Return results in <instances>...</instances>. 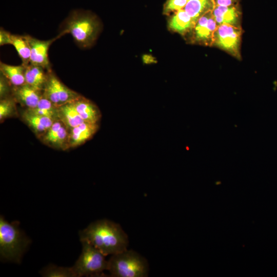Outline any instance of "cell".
I'll return each instance as SVG.
<instances>
[{"mask_svg":"<svg viewBox=\"0 0 277 277\" xmlns=\"http://www.w3.org/2000/svg\"><path fill=\"white\" fill-rule=\"evenodd\" d=\"M79 235L81 242L90 243L105 256L127 249L126 233L119 224L106 219L91 223Z\"/></svg>","mask_w":277,"mask_h":277,"instance_id":"6da1fadb","label":"cell"},{"mask_svg":"<svg viewBox=\"0 0 277 277\" xmlns=\"http://www.w3.org/2000/svg\"><path fill=\"white\" fill-rule=\"evenodd\" d=\"M101 28V23L96 15L88 11L76 10L65 20L58 37L69 33L79 47L87 48L94 44Z\"/></svg>","mask_w":277,"mask_h":277,"instance_id":"7a4b0ae2","label":"cell"},{"mask_svg":"<svg viewBox=\"0 0 277 277\" xmlns=\"http://www.w3.org/2000/svg\"><path fill=\"white\" fill-rule=\"evenodd\" d=\"M18 221L9 223L0 217V255L1 259L17 263L31 243L19 227Z\"/></svg>","mask_w":277,"mask_h":277,"instance_id":"3957f363","label":"cell"},{"mask_svg":"<svg viewBox=\"0 0 277 277\" xmlns=\"http://www.w3.org/2000/svg\"><path fill=\"white\" fill-rule=\"evenodd\" d=\"M107 270L113 277H145L148 276V265L138 253L127 249L111 255Z\"/></svg>","mask_w":277,"mask_h":277,"instance_id":"277c9868","label":"cell"},{"mask_svg":"<svg viewBox=\"0 0 277 277\" xmlns=\"http://www.w3.org/2000/svg\"><path fill=\"white\" fill-rule=\"evenodd\" d=\"M82 252L72 267L75 277L102 276L108 269V261L101 252L90 243L83 241Z\"/></svg>","mask_w":277,"mask_h":277,"instance_id":"5b68a950","label":"cell"},{"mask_svg":"<svg viewBox=\"0 0 277 277\" xmlns=\"http://www.w3.org/2000/svg\"><path fill=\"white\" fill-rule=\"evenodd\" d=\"M243 29L227 24L217 26L214 33L213 46L216 47L230 55L241 60V45Z\"/></svg>","mask_w":277,"mask_h":277,"instance_id":"8992f818","label":"cell"},{"mask_svg":"<svg viewBox=\"0 0 277 277\" xmlns=\"http://www.w3.org/2000/svg\"><path fill=\"white\" fill-rule=\"evenodd\" d=\"M43 96L56 105L60 106L81 96L65 85L52 71H48V77L43 91Z\"/></svg>","mask_w":277,"mask_h":277,"instance_id":"52a82bcc","label":"cell"},{"mask_svg":"<svg viewBox=\"0 0 277 277\" xmlns=\"http://www.w3.org/2000/svg\"><path fill=\"white\" fill-rule=\"evenodd\" d=\"M217 26L212 11H209L198 19L187 38L191 44L212 47Z\"/></svg>","mask_w":277,"mask_h":277,"instance_id":"ba28073f","label":"cell"},{"mask_svg":"<svg viewBox=\"0 0 277 277\" xmlns=\"http://www.w3.org/2000/svg\"><path fill=\"white\" fill-rule=\"evenodd\" d=\"M30 47V64L40 66L47 71L51 70V64L48 58V49L56 38L43 41L29 35H26Z\"/></svg>","mask_w":277,"mask_h":277,"instance_id":"9c48e42d","label":"cell"},{"mask_svg":"<svg viewBox=\"0 0 277 277\" xmlns=\"http://www.w3.org/2000/svg\"><path fill=\"white\" fill-rule=\"evenodd\" d=\"M68 128L60 120L55 121L42 135L43 142L52 147L63 148L68 147L69 133Z\"/></svg>","mask_w":277,"mask_h":277,"instance_id":"30bf717a","label":"cell"},{"mask_svg":"<svg viewBox=\"0 0 277 277\" xmlns=\"http://www.w3.org/2000/svg\"><path fill=\"white\" fill-rule=\"evenodd\" d=\"M212 14L217 26L227 24L241 27L242 13L238 4L230 6H215Z\"/></svg>","mask_w":277,"mask_h":277,"instance_id":"8fae6325","label":"cell"},{"mask_svg":"<svg viewBox=\"0 0 277 277\" xmlns=\"http://www.w3.org/2000/svg\"><path fill=\"white\" fill-rule=\"evenodd\" d=\"M12 93L15 101L27 107L28 109L35 108L43 97L41 91L26 83L19 86H13Z\"/></svg>","mask_w":277,"mask_h":277,"instance_id":"7c38bea8","label":"cell"},{"mask_svg":"<svg viewBox=\"0 0 277 277\" xmlns=\"http://www.w3.org/2000/svg\"><path fill=\"white\" fill-rule=\"evenodd\" d=\"M98 128V124L84 121L71 129L69 134L68 147H74L84 143L94 135Z\"/></svg>","mask_w":277,"mask_h":277,"instance_id":"4fadbf2b","label":"cell"},{"mask_svg":"<svg viewBox=\"0 0 277 277\" xmlns=\"http://www.w3.org/2000/svg\"><path fill=\"white\" fill-rule=\"evenodd\" d=\"M194 25L191 17L184 9L173 13L168 21L169 29L184 37L187 36Z\"/></svg>","mask_w":277,"mask_h":277,"instance_id":"5bb4252c","label":"cell"},{"mask_svg":"<svg viewBox=\"0 0 277 277\" xmlns=\"http://www.w3.org/2000/svg\"><path fill=\"white\" fill-rule=\"evenodd\" d=\"M73 103L84 121L98 124L101 118V113L97 106L92 102L81 96Z\"/></svg>","mask_w":277,"mask_h":277,"instance_id":"9a60e30c","label":"cell"},{"mask_svg":"<svg viewBox=\"0 0 277 277\" xmlns=\"http://www.w3.org/2000/svg\"><path fill=\"white\" fill-rule=\"evenodd\" d=\"M43 68L29 64L26 66L25 78L26 84L35 89L43 91L48 77V71Z\"/></svg>","mask_w":277,"mask_h":277,"instance_id":"2e32d148","label":"cell"},{"mask_svg":"<svg viewBox=\"0 0 277 277\" xmlns=\"http://www.w3.org/2000/svg\"><path fill=\"white\" fill-rule=\"evenodd\" d=\"M59 120L70 130L84 122L77 111L73 101L58 107Z\"/></svg>","mask_w":277,"mask_h":277,"instance_id":"e0dca14e","label":"cell"},{"mask_svg":"<svg viewBox=\"0 0 277 277\" xmlns=\"http://www.w3.org/2000/svg\"><path fill=\"white\" fill-rule=\"evenodd\" d=\"M23 118L37 134L42 136L55 121L51 118L33 113L27 110L23 113Z\"/></svg>","mask_w":277,"mask_h":277,"instance_id":"ac0fdd59","label":"cell"},{"mask_svg":"<svg viewBox=\"0 0 277 277\" xmlns=\"http://www.w3.org/2000/svg\"><path fill=\"white\" fill-rule=\"evenodd\" d=\"M215 7L214 0H187L184 9L191 17L195 24L201 16L212 11Z\"/></svg>","mask_w":277,"mask_h":277,"instance_id":"d6986e66","label":"cell"},{"mask_svg":"<svg viewBox=\"0 0 277 277\" xmlns=\"http://www.w3.org/2000/svg\"><path fill=\"white\" fill-rule=\"evenodd\" d=\"M26 66L23 65L13 66L3 62L0 64L2 73L13 86H19L26 83L25 78Z\"/></svg>","mask_w":277,"mask_h":277,"instance_id":"ffe728a7","label":"cell"},{"mask_svg":"<svg viewBox=\"0 0 277 277\" xmlns=\"http://www.w3.org/2000/svg\"><path fill=\"white\" fill-rule=\"evenodd\" d=\"M25 66L30 64L31 50L26 35L12 34V44Z\"/></svg>","mask_w":277,"mask_h":277,"instance_id":"44dd1931","label":"cell"},{"mask_svg":"<svg viewBox=\"0 0 277 277\" xmlns=\"http://www.w3.org/2000/svg\"><path fill=\"white\" fill-rule=\"evenodd\" d=\"M27 110L38 115L48 117L54 121L59 120L58 107L43 96L35 108L27 109Z\"/></svg>","mask_w":277,"mask_h":277,"instance_id":"7402d4cb","label":"cell"},{"mask_svg":"<svg viewBox=\"0 0 277 277\" xmlns=\"http://www.w3.org/2000/svg\"><path fill=\"white\" fill-rule=\"evenodd\" d=\"M40 273L45 277H75L72 267H58L53 264L44 268Z\"/></svg>","mask_w":277,"mask_h":277,"instance_id":"603a6c76","label":"cell"},{"mask_svg":"<svg viewBox=\"0 0 277 277\" xmlns=\"http://www.w3.org/2000/svg\"><path fill=\"white\" fill-rule=\"evenodd\" d=\"M15 100L13 97L7 96L2 98L0 103V119L11 116L15 111Z\"/></svg>","mask_w":277,"mask_h":277,"instance_id":"cb8c5ba5","label":"cell"},{"mask_svg":"<svg viewBox=\"0 0 277 277\" xmlns=\"http://www.w3.org/2000/svg\"><path fill=\"white\" fill-rule=\"evenodd\" d=\"M187 2V0H167L164 7V13L169 15L183 9Z\"/></svg>","mask_w":277,"mask_h":277,"instance_id":"d4e9b609","label":"cell"},{"mask_svg":"<svg viewBox=\"0 0 277 277\" xmlns=\"http://www.w3.org/2000/svg\"><path fill=\"white\" fill-rule=\"evenodd\" d=\"M11 84L8 80L1 73L0 77V96L1 98H5L8 96L10 90V85Z\"/></svg>","mask_w":277,"mask_h":277,"instance_id":"484cf974","label":"cell"},{"mask_svg":"<svg viewBox=\"0 0 277 277\" xmlns=\"http://www.w3.org/2000/svg\"><path fill=\"white\" fill-rule=\"evenodd\" d=\"M12 34L3 28L0 30V45L1 46L11 44Z\"/></svg>","mask_w":277,"mask_h":277,"instance_id":"4316f807","label":"cell"},{"mask_svg":"<svg viewBox=\"0 0 277 277\" xmlns=\"http://www.w3.org/2000/svg\"><path fill=\"white\" fill-rule=\"evenodd\" d=\"M215 6H230L238 4L239 0H214Z\"/></svg>","mask_w":277,"mask_h":277,"instance_id":"83f0119b","label":"cell"},{"mask_svg":"<svg viewBox=\"0 0 277 277\" xmlns=\"http://www.w3.org/2000/svg\"><path fill=\"white\" fill-rule=\"evenodd\" d=\"M143 62L145 64H151L156 62L154 57L150 54H145L143 56Z\"/></svg>","mask_w":277,"mask_h":277,"instance_id":"f1b7e54d","label":"cell"}]
</instances>
